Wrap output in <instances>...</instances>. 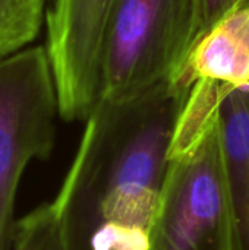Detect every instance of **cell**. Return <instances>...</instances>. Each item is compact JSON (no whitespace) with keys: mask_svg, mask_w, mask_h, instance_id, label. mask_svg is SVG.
<instances>
[{"mask_svg":"<svg viewBox=\"0 0 249 250\" xmlns=\"http://www.w3.org/2000/svg\"><path fill=\"white\" fill-rule=\"evenodd\" d=\"M192 85L176 76L100 100L56 198L29 212L47 250H88L109 229L151 239L167 155Z\"/></svg>","mask_w":249,"mask_h":250,"instance_id":"1","label":"cell"},{"mask_svg":"<svg viewBox=\"0 0 249 250\" xmlns=\"http://www.w3.org/2000/svg\"><path fill=\"white\" fill-rule=\"evenodd\" d=\"M150 250H233L220 107L181 113Z\"/></svg>","mask_w":249,"mask_h":250,"instance_id":"2","label":"cell"},{"mask_svg":"<svg viewBox=\"0 0 249 250\" xmlns=\"http://www.w3.org/2000/svg\"><path fill=\"white\" fill-rule=\"evenodd\" d=\"M198 31L200 0H116L104 38L100 100H126L175 78Z\"/></svg>","mask_w":249,"mask_h":250,"instance_id":"3","label":"cell"},{"mask_svg":"<svg viewBox=\"0 0 249 250\" xmlns=\"http://www.w3.org/2000/svg\"><path fill=\"white\" fill-rule=\"evenodd\" d=\"M60 117L45 45L0 60V250H13L15 204L26 167L50 157Z\"/></svg>","mask_w":249,"mask_h":250,"instance_id":"4","label":"cell"},{"mask_svg":"<svg viewBox=\"0 0 249 250\" xmlns=\"http://www.w3.org/2000/svg\"><path fill=\"white\" fill-rule=\"evenodd\" d=\"M116 0H54L47 12L48 53L60 117L87 120L100 100L104 38Z\"/></svg>","mask_w":249,"mask_h":250,"instance_id":"5","label":"cell"},{"mask_svg":"<svg viewBox=\"0 0 249 250\" xmlns=\"http://www.w3.org/2000/svg\"><path fill=\"white\" fill-rule=\"evenodd\" d=\"M176 76L191 85L200 79L229 86L249 85V0L226 13L194 42Z\"/></svg>","mask_w":249,"mask_h":250,"instance_id":"6","label":"cell"},{"mask_svg":"<svg viewBox=\"0 0 249 250\" xmlns=\"http://www.w3.org/2000/svg\"><path fill=\"white\" fill-rule=\"evenodd\" d=\"M233 250H249V85H225L220 101Z\"/></svg>","mask_w":249,"mask_h":250,"instance_id":"7","label":"cell"},{"mask_svg":"<svg viewBox=\"0 0 249 250\" xmlns=\"http://www.w3.org/2000/svg\"><path fill=\"white\" fill-rule=\"evenodd\" d=\"M47 0H0V60L28 47L47 18Z\"/></svg>","mask_w":249,"mask_h":250,"instance_id":"8","label":"cell"},{"mask_svg":"<svg viewBox=\"0 0 249 250\" xmlns=\"http://www.w3.org/2000/svg\"><path fill=\"white\" fill-rule=\"evenodd\" d=\"M244 0H200V31L198 38L208 31L226 13L241 4ZM197 38V40H198Z\"/></svg>","mask_w":249,"mask_h":250,"instance_id":"9","label":"cell"}]
</instances>
